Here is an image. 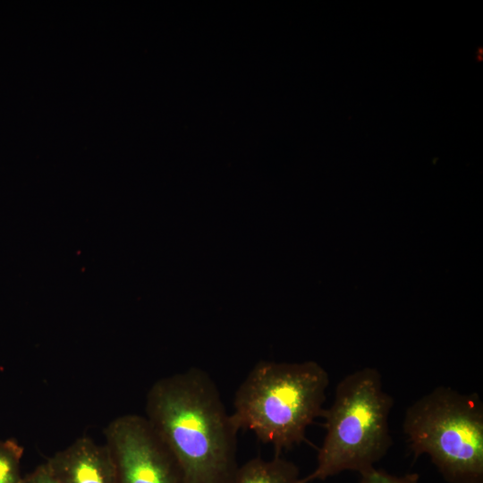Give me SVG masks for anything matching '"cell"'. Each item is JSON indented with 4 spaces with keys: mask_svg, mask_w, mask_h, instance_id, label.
Returning a JSON list of instances; mask_svg holds the SVG:
<instances>
[{
    "mask_svg": "<svg viewBox=\"0 0 483 483\" xmlns=\"http://www.w3.org/2000/svg\"><path fill=\"white\" fill-rule=\"evenodd\" d=\"M402 431L415 458L429 456L449 483H483V403L438 386L411 404Z\"/></svg>",
    "mask_w": 483,
    "mask_h": 483,
    "instance_id": "277c9868",
    "label": "cell"
},
{
    "mask_svg": "<svg viewBox=\"0 0 483 483\" xmlns=\"http://www.w3.org/2000/svg\"><path fill=\"white\" fill-rule=\"evenodd\" d=\"M22 483H60L49 471L45 463L38 466L23 478Z\"/></svg>",
    "mask_w": 483,
    "mask_h": 483,
    "instance_id": "30bf717a",
    "label": "cell"
},
{
    "mask_svg": "<svg viewBox=\"0 0 483 483\" xmlns=\"http://www.w3.org/2000/svg\"><path fill=\"white\" fill-rule=\"evenodd\" d=\"M23 448L14 440H0V483H22L21 461Z\"/></svg>",
    "mask_w": 483,
    "mask_h": 483,
    "instance_id": "ba28073f",
    "label": "cell"
},
{
    "mask_svg": "<svg viewBox=\"0 0 483 483\" xmlns=\"http://www.w3.org/2000/svg\"><path fill=\"white\" fill-rule=\"evenodd\" d=\"M145 411L178 462L183 483L233 482L238 429L206 371L192 368L157 380Z\"/></svg>",
    "mask_w": 483,
    "mask_h": 483,
    "instance_id": "6da1fadb",
    "label": "cell"
},
{
    "mask_svg": "<svg viewBox=\"0 0 483 483\" xmlns=\"http://www.w3.org/2000/svg\"><path fill=\"white\" fill-rule=\"evenodd\" d=\"M104 436L116 483H183L178 462L145 416L116 417Z\"/></svg>",
    "mask_w": 483,
    "mask_h": 483,
    "instance_id": "5b68a950",
    "label": "cell"
},
{
    "mask_svg": "<svg viewBox=\"0 0 483 483\" xmlns=\"http://www.w3.org/2000/svg\"><path fill=\"white\" fill-rule=\"evenodd\" d=\"M45 464L60 483H116L115 468L107 446L89 436L77 438Z\"/></svg>",
    "mask_w": 483,
    "mask_h": 483,
    "instance_id": "8992f818",
    "label": "cell"
},
{
    "mask_svg": "<svg viewBox=\"0 0 483 483\" xmlns=\"http://www.w3.org/2000/svg\"><path fill=\"white\" fill-rule=\"evenodd\" d=\"M299 469L280 456L253 458L238 468L233 483H300Z\"/></svg>",
    "mask_w": 483,
    "mask_h": 483,
    "instance_id": "52a82bcc",
    "label": "cell"
},
{
    "mask_svg": "<svg viewBox=\"0 0 483 483\" xmlns=\"http://www.w3.org/2000/svg\"><path fill=\"white\" fill-rule=\"evenodd\" d=\"M393 405L377 369L364 368L344 377L335 387L333 403L321 415L326 436L317 466L300 483L324 480L345 470L363 475L375 469L393 444Z\"/></svg>",
    "mask_w": 483,
    "mask_h": 483,
    "instance_id": "3957f363",
    "label": "cell"
},
{
    "mask_svg": "<svg viewBox=\"0 0 483 483\" xmlns=\"http://www.w3.org/2000/svg\"><path fill=\"white\" fill-rule=\"evenodd\" d=\"M360 476V483H418L419 479L418 473L394 476L377 469H373Z\"/></svg>",
    "mask_w": 483,
    "mask_h": 483,
    "instance_id": "9c48e42d",
    "label": "cell"
},
{
    "mask_svg": "<svg viewBox=\"0 0 483 483\" xmlns=\"http://www.w3.org/2000/svg\"><path fill=\"white\" fill-rule=\"evenodd\" d=\"M328 385V373L315 361H261L237 389L231 419L238 431L253 432L280 456L304 441L322 415Z\"/></svg>",
    "mask_w": 483,
    "mask_h": 483,
    "instance_id": "7a4b0ae2",
    "label": "cell"
}]
</instances>
